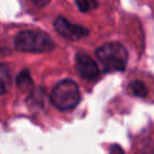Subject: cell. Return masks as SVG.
<instances>
[{
  "label": "cell",
  "instance_id": "obj_1",
  "mask_svg": "<svg viewBox=\"0 0 154 154\" xmlns=\"http://www.w3.org/2000/svg\"><path fill=\"white\" fill-rule=\"evenodd\" d=\"M96 58L105 71H122L128 61V52L123 45L108 42L97 48Z\"/></svg>",
  "mask_w": 154,
  "mask_h": 154
},
{
  "label": "cell",
  "instance_id": "obj_2",
  "mask_svg": "<svg viewBox=\"0 0 154 154\" xmlns=\"http://www.w3.org/2000/svg\"><path fill=\"white\" fill-rule=\"evenodd\" d=\"M81 100L78 85L71 79H64L53 87L51 93L52 103L60 111L75 108Z\"/></svg>",
  "mask_w": 154,
  "mask_h": 154
},
{
  "label": "cell",
  "instance_id": "obj_3",
  "mask_svg": "<svg viewBox=\"0 0 154 154\" xmlns=\"http://www.w3.org/2000/svg\"><path fill=\"white\" fill-rule=\"evenodd\" d=\"M54 43L49 35L37 30H24L16 35L14 47L20 52H47L53 48Z\"/></svg>",
  "mask_w": 154,
  "mask_h": 154
},
{
  "label": "cell",
  "instance_id": "obj_4",
  "mask_svg": "<svg viewBox=\"0 0 154 154\" xmlns=\"http://www.w3.org/2000/svg\"><path fill=\"white\" fill-rule=\"evenodd\" d=\"M53 25H54L55 31L59 35H61L69 40H79L82 37L89 35V30L87 28L77 25V24H72L64 17H58L54 20Z\"/></svg>",
  "mask_w": 154,
  "mask_h": 154
},
{
  "label": "cell",
  "instance_id": "obj_5",
  "mask_svg": "<svg viewBox=\"0 0 154 154\" xmlns=\"http://www.w3.org/2000/svg\"><path fill=\"white\" fill-rule=\"evenodd\" d=\"M76 69L78 73L88 81L95 79L100 73L97 64L85 53L76 54Z\"/></svg>",
  "mask_w": 154,
  "mask_h": 154
},
{
  "label": "cell",
  "instance_id": "obj_6",
  "mask_svg": "<svg viewBox=\"0 0 154 154\" xmlns=\"http://www.w3.org/2000/svg\"><path fill=\"white\" fill-rule=\"evenodd\" d=\"M11 85V73L5 64H0V94L8 90Z\"/></svg>",
  "mask_w": 154,
  "mask_h": 154
},
{
  "label": "cell",
  "instance_id": "obj_7",
  "mask_svg": "<svg viewBox=\"0 0 154 154\" xmlns=\"http://www.w3.org/2000/svg\"><path fill=\"white\" fill-rule=\"evenodd\" d=\"M16 83H17V85L20 89H29V88H31L32 87V79H31V77L29 75V71H26V70L22 71L17 76Z\"/></svg>",
  "mask_w": 154,
  "mask_h": 154
},
{
  "label": "cell",
  "instance_id": "obj_8",
  "mask_svg": "<svg viewBox=\"0 0 154 154\" xmlns=\"http://www.w3.org/2000/svg\"><path fill=\"white\" fill-rule=\"evenodd\" d=\"M129 90L135 95L140 97H144L147 95V88L143 82L141 81H134L129 84Z\"/></svg>",
  "mask_w": 154,
  "mask_h": 154
},
{
  "label": "cell",
  "instance_id": "obj_9",
  "mask_svg": "<svg viewBox=\"0 0 154 154\" xmlns=\"http://www.w3.org/2000/svg\"><path fill=\"white\" fill-rule=\"evenodd\" d=\"M76 5L78 6V8L83 12L90 10L91 7H95L97 4L96 2H88V1H76Z\"/></svg>",
  "mask_w": 154,
  "mask_h": 154
},
{
  "label": "cell",
  "instance_id": "obj_10",
  "mask_svg": "<svg viewBox=\"0 0 154 154\" xmlns=\"http://www.w3.org/2000/svg\"><path fill=\"white\" fill-rule=\"evenodd\" d=\"M109 154H124V150L118 144H112L109 148Z\"/></svg>",
  "mask_w": 154,
  "mask_h": 154
},
{
  "label": "cell",
  "instance_id": "obj_11",
  "mask_svg": "<svg viewBox=\"0 0 154 154\" xmlns=\"http://www.w3.org/2000/svg\"><path fill=\"white\" fill-rule=\"evenodd\" d=\"M141 154H153V152H149V150H147V152H142Z\"/></svg>",
  "mask_w": 154,
  "mask_h": 154
}]
</instances>
